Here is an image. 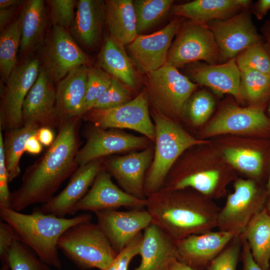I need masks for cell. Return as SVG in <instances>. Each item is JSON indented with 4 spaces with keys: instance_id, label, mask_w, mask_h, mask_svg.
<instances>
[{
    "instance_id": "6da1fadb",
    "label": "cell",
    "mask_w": 270,
    "mask_h": 270,
    "mask_svg": "<svg viewBox=\"0 0 270 270\" xmlns=\"http://www.w3.org/2000/svg\"><path fill=\"white\" fill-rule=\"evenodd\" d=\"M78 119L62 123L53 143L26 170L20 186L10 194V208L20 212L32 204L47 202L77 170Z\"/></svg>"
},
{
    "instance_id": "7a4b0ae2",
    "label": "cell",
    "mask_w": 270,
    "mask_h": 270,
    "mask_svg": "<svg viewBox=\"0 0 270 270\" xmlns=\"http://www.w3.org/2000/svg\"><path fill=\"white\" fill-rule=\"evenodd\" d=\"M146 201L152 223L175 241L217 228L220 208L195 190L163 187Z\"/></svg>"
},
{
    "instance_id": "3957f363",
    "label": "cell",
    "mask_w": 270,
    "mask_h": 270,
    "mask_svg": "<svg viewBox=\"0 0 270 270\" xmlns=\"http://www.w3.org/2000/svg\"><path fill=\"white\" fill-rule=\"evenodd\" d=\"M1 220L9 224L44 263L61 268L58 242L71 227L91 221L92 216L84 213L72 218H60L42 212L40 209L25 214L10 208L0 207Z\"/></svg>"
},
{
    "instance_id": "277c9868",
    "label": "cell",
    "mask_w": 270,
    "mask_h": 270,
    "mask_svg": "<svg viewBox=\"0 0 270 270\" xmlns=\"http://www.w3.org/2000/svg\"><path fill=\"white\" fill-rule=\"evenodd\" d=\"M152 118L156 129V146L153 160L145 178L146 198L164 187L174 163L186 150L208 142L193 138L172 120L156 112Z\"/></svg>"
},
{
    "instance_id": "5b68a950",
    "label": "cell",
    "mask_w": 270,
    "mask_h": 270,
    "mask_svg": "<svg viewBox=\"0 0 270 270\" xmlns=\"http://www.w3.org/2000/svg\"><path fill=\"white\" fill-rule=\"evenodd\" d=\"M58 246L82 269L106 270L118 254L98 224L91 221L68 229L59 238Z\"/></svg>"
},
{
    "instance_id": "8992f818",
    "label": "cell",
    "mask_w": 270,
    "mask_h": 270,
    "mask_svg": "<svg viewBox=\"0 0 270 270\" xmlns=\"http://www.w3.org/2000/svg\"><path fill=\"white\" fill-rule=\"evenodd\" d=\"M148 76L146 91L154 112L170 120L182 114L186 102L198 84L167 63Z\"/></svg>"
},
{
    "instance_id": "52a82bcc",
    "label": "cell",
    "mask_w": 270,
    "mask_h": 270,
    "mask_svg": "<svg viewBox=\"0 0 270 270\" xmlns=\"http://www.w3.org/2000/svg\"><path fill=\"white\" fill-rule=\"evenodd\" d=\"M198 60L209 64L222 62L210 30L206 24L190 21L180 28L168 52L166 63L177 68Z\"/></svg>"
},
{
    "instance_id": "ba28073f",
    "label": "cell",
    "mask_w": 270,
    "mask_h": 270,
    "mask_svg": "<svg viewBox=\"0 0 270 270\" xmlns=\"http://www.w3.org/2000/svg\"><path fill=\"white\" fill-rule=\"evenodd\" d=\"M82 116L96 127L104 129L128 128L155 142V126L150 116L148 96L146 90L122 106L108 109L92 108Z\"/></svg>"
},
{
    "instance_id": "9c48e42d",
    "label": "cell",
    "mask_w": 270,
    "mask_h": 270,
    "mask_svg": "<svg viewBox=\"0 0 270 270\" xmlns=\"http://www.w3.org/2000/svg\"><path fill=\"white\" fill-rule=\"evenodd\" d=\"M39 60L32 58L16 65L0 92V129L6 131L22 127L24 101L40 71Z\"/></svg>"
},
{
    "instance_id": "30bf717a",
    "label": "cell",
    "mask_w": 270,
    "mask_h": 270,
    "mask_svg": "<svg viewBox=\"0 0 270 270\" xmlns=\"http://www.w3.org/2000/svg\"><path fill=\"white\" fill-rule=\"evenodd\" d=\"M234 191L229 194L218 214V230L241 234L250 222L263 209L265 196L258 192L253 180L238 178Z\"/></svg>"
},
{
    "instance_id": "8fae6325",
    "label": "cell",
    "mask_w": 270,
    "mask_h": 270,
    "mask_svg": "<svg viewBox=\"0 0 270 270\" xmlns=\"http://www.w3.org/2000/svg\"><path fill=\"white\" fill-rule=\"evenodd\" d=\"M43 66L52 82H58L70 72L86 66L89 58L66 29L53 26L42 53Z\"/></svg>"
},
{
    "instance_id": "7c38bea8",
    "label": "cell",
    "mask_w": 270,
    "mask_h": 270,
    "mask_svg": "<svg viewBox=\"0 0 270 270\" xmlns=\"http://www.w3.org/2000/svg\"><path fill=\"white\" fill-rule=\"evenodd\" d=\"M213 34L222 61L227 62L252 45L262 41L247 11L224 20L206 24Z\"/></svg>"
},
{
    "instance_id": "4fadbf2b",
    "label": "cell",
    "mask_w": 270,
    "mask_h": 270,
    "mask_svg": "<svg viewBox=\"0 0 270 270\" xmlns=\"http://www.w3.org/2000/svg\"><path fill=\"white\" fill-rule=\"evenodd\" d=\"M180 22L173 20L162 28L149 34H139L127 45L128 56L141 72L156 70L166 64L168 52Z\"/></svg>"
},
{
    "instance_id": "5bb4252c",
    "label": "cell",
    "mask_w": 270,
    "mask_h": 270,
    "mask_svg": "<svg viewBox=\"0 0 270 270\" xmlns=\"http://www.w3.org/2000/svg\"><path fill=\"white\" fill-rule=\"evenodd\" d=\"M94 213L96 224L118 254L152 223L150 214L144 208L126 211L108 210Z\"/></svg>"
},
{
    "instance_id": "9a60e30c",
    "label": "cell",
    "mask_w": 270,
    "mask_h": 270,
    "mask_svg": "<svg viewBox=\"0 0 270 270\" xmlns=\"http://www.w3.org/2000/svg\"><path fill=\"white\" fill-rule=\"evenodd\" d=\"M112 178L102 166L90 188L74 206L70 214L80 210L95 212L120 207L132 209L146 208V199H139L126 193L113 182Z\"/></svg>"
},
{
    "instance_id": "2e32d148",
    "label": "cell",
    "mask_w": 270,
    "mask_h": 270,
    "mask_svg": "<svg viewBox=\"0 0 270 270\" xmlns=\"http://www.w3.org/2000/svg\"><path fill=\"white\" fill-rule=\"evenodd\" d=\"M154 155L150 147L122 156L103 159V166L121 188L129 194L146 200L144 181Z\"/></svg>"
},
{
    "instance_id": "e0dca14e",
    "label": "cell",
    "mask_w": 270,
    "mask_h": 270,
    "mask_svg": "<svg viewBox=\"0 0 270 270\" xmlns=\"http://www.w3.org/2000/svg\"><path fill=\"white\" fill-rule=\"evenodd\" d=\"M147 138L94 126L88 132L85 144L78 150L76 160L79 166L114 154L146 147Z\"/></svg>"
},
{
    "instance_id": "ac0fdd59",
    "label": "cell",
    "mask_w": 270,
    "mask_h": 270,
    "mask_svg": "<svg viewBox=\"0 0 270 270\" xmlns=\"http://www.w3.org/2000/svg\"><path fill=\"white\" fill-rule=\"evenodd\" d=\"M56 92L52 82L41 66L38 76L22 104L23 125L38 128H58L62 123L56 112Z\"/></svg>"
},
{
    "instance_id": "d6986e66",
    "label": "cell",
    "mask_w": 270,
    "mask_h": 270,
    "mask_svg": "<svg viewBox=\"0 0 270 270\" xmlns=\"http://www.w3.org/2000/svg\"><path fill=\"white\" fill-rule=\"evenodd\" d=\"M238 235L234 232L211 230L176 240V259L197 270L208 268L212 262Z\"/></svg>"
},
{
    "instance_id": "ffe728a7",
    "label": "cell",
    "mask_w": 270,
    "mask_h": 270,
    "mask_svg": "<svg viewBox=\"0 0 270 270\" xmlns=\"http://www.w3.org/2000/svg\"><path fill=\"white\" fill-rule=\"evenodd\" d=\"M103 166V158L79 166L66 187L58 195L42 204L40 210L46 214L64 218L86 194Z\"/></svg>"
},
{
    "instance_id": "44dd1931",
    "label": "cell",
    "mask_w": 270,
    "mask_h": 270,
    "mask_svg": "<svg viewBox=\"0 0 270 270\" xmlns=\"http://www.w3.org/2000/svg\"><path fill=\"white\" fill-rule=\"evenodd\" d=\"M270 121L262 108H240L230 105L224 108L204 130L206 136L232 133H251L262 130Z\"/></svg>"
},
{
    "instance_id": "7402d4cb",
    "label": "cell",
    "mask_w": 270,
    "mask_h": 270,
    "mask_svg": "<svg viewBox=\"0 0 270 270\" xmlns=\"http://www.w3.org/2000/svg\"><path fill=\"white\" fill-rule=\"evenodd\" d=\"M190 78L197 84L208 86L218 94H228L242 102L240 71L234 58L222 64H198L189 70Z\"/></svg>"
},
{
    "instance_id": "603a6c76",
    "label": "cell",
    "mask_w": 270,
    "mask_h": 270,
    "mask_svg": "<svg viewBox=\"0 0 270 270\" xmlns=\"http://www.w3.org/2000/svg\"><path fill=\"white\" fill-rule=\"evenodd\" d=\"M88 68L80 66L58 82L56 92V110L62 123L81 116L86 93Z\"/></svg>"
},
{
    "instance_id": "cb8c5ba5",
    "label": "cell",
    "mask_w": 270,
    "mask_h": 270,
    "mask_svg": "<svg viewBox=\"0 0 270 270\" xmlns=\"http://www.w3.org/2000/svg\"><path fill=\"white\" fill-rule=\"evenodd\" d=\"M138 254L140 264L133 270H165L176 258V241L152 223L144 230Z\"/></svg>"
},
{
    "instance_id": "d4e9b609",
    "label": "cell",
    "mask_w": 270,
    "mask_h": 270,
    "mask_svg": "<svg viewBox=\"0 0 270 270\" xmlns=\"http://www.w3.org/2000/svg\"><path fill=\"white\" fill-rule=\"evenodd\" d=\"M249 0H195L172 6L171 12L190 21L206 24L216 20H224L250 6Z\"/></svg>"
},
{
    "instance_id": "484cf974",
    "label": "cell",
    "mask_w": 270,
    "mask_h": 270,
    "mask_svg": "<svg viewBox=\"0 0 270 270\" xmlns=\"http://www.w3.org/2000/svg\"><path fill=\"white\" fill-rule=\"evenodd\" d=\"M105 19L104 1H77L74 18L70 28L73 36L86 47L95 46L101 39Z\"/></svg>"
},
{
    "instance_id": "4316f807",
    "label": "cell",
    "mask_w": 270,
    "mask_h": 270,
    "mask_svg": "<svg viewBox=\"0 0 270 270\" xmlns=\"http://www.w3.org/2000/svg\"><path fill=\"white\" fill-rule=\"evenodd\" d=\"M104 4L110 37L124 46L129 44L138 35L133 0H107Z\"/></svg>"
},
{
    "instance_id": "83f0119b",
    "label": "cell",
    "mask_w": 270,
    "mask_h": 270,
    "mask_svg": "<svg viewBox=\"0 0 270 270\" xmlns=\"http://www.w3.org/2000/svg\"><path fill=\"white\" fill-rule=\"evenodd\" d=\"M225 178L216 169L169 174L164 187L174 190L192 188L211 198L221 196Z\"/></svg>"
},
{
    "instance_id": "f1b7e54d",
    "label": "cell",
    "mask_w": 270,
    "mask_h": 270,
    "mask_svg": "<svg viewBox=\"0 0 270 270\" xmlns=\"http://www.w3.org/2000/svg\"><path fill=\"white\" fill-rule=\"evenodd\" d=\"M21 26L20 56L34 51L44 38L47 24L44 2L42 0L26 1L20 16Z\"/></svg>"
},
{
    "instance_id": "f546056e",
    "label": "cell",
    "mask_w": 270,
    "mask_h": 270,
    "mask_svg": "<svg viewBox=\"0 0 270 270\" xmlns=\"http://www.w3.org/2000/svg\"><path fill=\"white\" fill-rule=\"evenodd\" d=\"M98 63L99 68L112 78L128 86H134L136 78L133 64L124 46L110 37L105 38Z\"/></svg>"
},
{
    "instance_id": "4dcf8cb0",
    "label": "cell",
    "mask_w": 270,
    "mask_h": 270,
    "mask_svg": "<svg viewBox=\"0 0 270 270\" xmlns=\"http://www.w3.org/2000/svg\"><path fill=\"white\" fill-rule=\"evenodd\" d=\"M256 262L268 270L270 264V214L266 208L257 214L241 234Z\"/></svg>"
},
{
    "instance_id": "1f68e13d",
    "label": "cell",
    "mask_w": 270,
    "mask_h": 270,
    "mask_svg": "<svg viewBox=\"0 0 270 270\" xmlns=\"http://www.w3.org/2000/svg\"><path fill=\"white\" fill-rule=\"evenodd\" d=\"M38 129L34 126L23 125L19 128L6 131L4 150L10 182L20 175V162L25 152L26 142L31 136L36 134Z\"/></svg>"
},
{
    "instance_id": "d6a6232c",
    "label": "cell",
    "mask_w": 270,
    "mask_h": 270,
    "mask_svg": "<svg viewBox=\"0 0 270 270\" xmlns=\"http://www.w3.org/2000/svg\"><path fill=\"white\" fill-rule=\"evenodd\" d=\"M20 40L21 26L19 16L0 33V74L5 84L17 65V54Z\"/></svg>"
},
{
    "instance_id": "836d02e7",
    "label": "cell",
    "mask_w": 270,
    "mask_h": 270,
    "mask_svg": "<svg viewBox=\"0 0 270 270\" xmlns=\"http://www.w3.org/2000/svg\"><path fill=\"white\" fill-rule=\"evenodd\" d=\"M172 0H133L138 34H142L161 20L170 10Z\"/></svg>"
},
{
    "instance_id": "e575fe53",
    "label": "cell",
    "mask_w": 270,
    "mask_h": 270,
    "mask_svg": "<svg viewBox=\"0 0 270 270\" xmlns=\"http://www.w3.org/2000/svg\"><path fill=\"white\" fill-rule=\"evenodd\" d=\"M223 154L232 166L242 173L254 178L260 174L263 158L260 152L250 148H228L224 150Z\"/></svg>"
},
{
    "instance_id": "d590c367",
    "label": "cell",
    "mask_w": 270,
    "mask_h": 270,
    "mask_svg": "<svg viewBox=\"0 0 270 270\" xmlns=\"http://www.w3.org/2000/svg\"><path fill=\"white\" fill-rule=\"evenodd\" d=\"M240 71V88L243 99L256 104L270 92V75L252 70Z\"/></svg>"
},
{
    "instance_id": "8d00e7d4",
    "label": "cell",
    "mask_w": 270,
    "mask_h": 270,
    "mask_svg": "<svg viewBox=\"0 0 270 270\" xmlns=\"http://www.w3.org/2000/svg\"><path fill=\"white\" fill-rule=\"evenodd\" d=\"M236 62L240 70H252L270 75V48L258 42L238 54Z\"/></svg>"
},
{
    "instance_id": "74e56055",
    "label": "cell",
    "mask_w": 270,
    "mask_h": 270,
    "mask_svg": "<svg viewBox=\"0 0 270 270\" xmlns=\"http://www.w3.org/2000/svg\"><path fill=\"white\" fill-rule=\"evenodd\" d=\"M112 78L100 68H88L86 93L81 117L92 109L111 84Z\"/></svg>"
},
{
    "instance_id": "f35d334b",
    "label": "cell",
    "mask_w": 270,
    "mask_h": 270,
    "mask_svg": "<svg viewBox=\"0 0 270 270\" xmlns=\"http://www.w3.org/2000/svg\"><path fill=\"white\" fill-rule=\"evenodd\" d=\"M214 101L208 92L202 90L192 94L186 102L182 112L194 125L204 123L213 112Z\"/></svg>"
},
{
    "instance_id": "ab89813d",
    "label": "cell",
    "mask_w": 270,
    "mask_h": 270,
    "mask_svg": "<svg viewBox=\"0 0 270 270\" xmlns=\"http://www.w3.org/2000/svg\"><path fill=\"white\" fill-rule=\"evenodd\" d=\"M8 262L11 270H50L46 264L38 260L29 247L20 240L12 242L8 252Z\"/></svg>"
},
{
    "instance_id": "60d3db41",
    "label": "cell",
    "mask_w": 270,
    "mask_h": 270,
    "mask_svg": "<svg viewBox=\"0 0 270 270\" xmlns=\"http://www.w3.org/2000/svg\"><path fill=\"white\" fill-rule=\"evenodd\" d=\"M132 99L124 84L113 78L108 88L99 98L93 108L108 109L122 106Z\"/></svg>"
},
{
    "instance_id": "b9f144b4",
    "label": "cell",
    "mask_w": 270,
    "mask_h": 270,
    "mask_svg": "<svg viewBox=\"0 0 270 270\" xmlns=\"http://www.w3.org/2000/svg\"><path fill=\"white\" fill-rule=\"evenodd\" d=\"M242 244L241 235L236 236L212 262L208 270H236Z\"/></svg>"
},
{
    "instance_id": "7bdbcfd3",
    "label": "cell",
    "mask_w": 270,
    "mask_h": 270,
    "mask_svg": "<svg viewBox=\"0 0 270 270\" xmlns=\"http://www.w3.org/2000/svg\"><path fill=\"white\" fill-rule=\"evenodd\" d=\"M50 7L53 26L67 29L71 28L74 20V7L77 1L74 0H46Z\"/></svg>"
},
{
    "instance_id": "ee69618b",
    "label": "cell",
    "mask_w": 270,
    "mask_h": 270,
    "mask_svg": "<svg viewBox=\"0 0 270 270\" xmlns=\"http://www.w3.org/2000/svg\"><path fill=\"white\" fill-rule=\"evenodd\" d=\"M22 240L12 227L6 222L0 221V258L2 264H8V254L12 242Z\"/></svg>"
},
{
    "instance_id": "f6af8a7d",
    "label": "cell",
    "mask_w": 270,
    "mask_h": 270,
    "mask_svg": "<svg viewBox=\"0 0 270 270\" xmlns=\"http://www.w3.org/2000/svg\"><path fill=\"white\" fill-rule=\"evenodd\" d=\"M8 174L5 165L4 138L0 129V207L10 208V194Z\"/></svg>"
},
{
    "instance_id": "bcb514c9",
    "label": "cell",
    "mask_w": 270,
    "mask_h": 270,
    "mask_svg": "<svg viewBox=\"0 0 270 270\" xmlns=\"http://www.w3.org/2000/svg\"><path fill=\"white\" fill-rule=\"evenodd\" d=\"M143 234L139 233L118 254V262L116 270H128L129 264L135 256L139 254Z\"/></svg>"
},
{
    "instance_id": "7dc6e473",
    "label": "cell",
    "mask_w": 270,
    "mask_h": 270,
    "mask_svg": "<svg viewBox=\"0 0 270 270\" xmlns=\"http://www.w3.org/2000/svg\"><path fill=\"white\" fill-rule=\"evenodd\" d=\"M241 236L242 242L241 252L242 270H264L256 262L247 242Z\"/></svg>"
},
{
    "instance_id": "c3c4849f",
    "label": "cell",
    "mask_w": 270,
    "mask_h": 270,
    "mask_svg": "<svg viewBox=\"0 0 270 270\" xmlns=\"http://www.w3.org/2000/svg\"><path fill=\"white\" fill-rule=\"evenodd\" d=\"M36 136L42 145L47 146H50L56 138L52 129L47 127L39 128L37 130Z\"/></svg>"
},
{
    "instance_id": "681fc988",
    "label": "cell",
    "mask_w": 270,
    "mask_h": 270,
    "mask_svg": "<svg viewBox=\"0 0 270 270\" xmlns=\"http://www.w3.org/2000/svg\"><path fill=\"white\" fill-rule=\"evenodd\" d=\"M270 10V0H258L254 4L252 12L259 20H262Z\"/></svg>"
},
{
    "instance_id": "f907efd6",
    "label": "cell",
    "mask_w": 270,
    "mask_h": 270,
    "mask_svg": "<svg viewBox=\"0 0 270 270\" xmlns=\"http://www.w3.org/2000/svg\"><path fill=\"white\" fill-rule=\"evenodd\" d=\"M15 7L0 9V30L2 32L12 22L11 20L14 14Z\"/></svg>"
},
{
    "instance_id": "816d5d0a",
    "label": "cell",
    "mask_w": 270,
    "mask_h": 270,
    "mask_svg": "<svg viewBox=\"0 0 270 270\" xmlns=\"http://www.w3.org/2000/svg\"><path fill=\"white\" fill-rule=\"evenodd\" d=\"M42 150V144L40 142L36 134L28 138L25 146V152L31 154H38Z\"/></svg>"
},
{
    "instance_id": "f5cc1de1",
    "label": "cell",
    "mask_w": 270,
    "mask_h": 270,
    "mask_svg": "<svg viewBox=\"0 0 270 270\" xmlns=\"http://www.w3.org/2000/svg\"><path fill=\"white\" fill-rule=\"evenodd\" d=\"M165 270H197L181 262L176 258L172 260Z\"/></svg>"
},
{
    "instance_id": "db71d44e",
    "label": "cell",
    "mask_w": 270,
    "mask_h": 270,
    "mask_svg": "<svg viewBox=\"0 0 270 270\" xmlns=\"http://www.w3.org/2000/svg\"><path fill=\"white\" fill-rule=\"evenodd\" d=\"M20 0H0V9L16 7L22 2Z\"/></svg>"
},
{
    "instance_id": "11a10c76",
    "label": "cell",
    "mask_w": 270,
    "mask_h": 270,
    "mask_svg": "<svg viewBox=\"0 0 270 270\" xmlns=\"http://www.w3.org/2000/svg\"><path fill=\"white\" fill-rule=\"evenodd\" d=\"M262 32L270 48V20L266 22L262 28Z\"/></svg>"
},
{
    "instance_id": "9f6ffc18",
    "label": "cell",
    "mask_w": 270,
    "mask_h": 270,
    "mask_svg": "<svg viewBox=\"0 0 270 270\" xmlns=\"http://www.w3.org/2000/svg\"><path fill=\"white\" fill-rule=\"evenodd\" d=\"M267 188H268V194H270V172L269 177H268V182L267 184Z\"/></svg>"
},
{
    "instance_id": "6f0895ef",
    "label": "cell",
    "mask_w": 270,
    "mask_h": 270,
    "mask_svg": "<svg viewBox=\"0 0 270 270\" xmlns=\"http://www.w3.org/2000/svg\"><path fill=\"white\" fill-rule=\"evenodd\" d=\"M268 211L269 213L270 214V200L268 203Z\"/></svg>"
},
{
    "instance_id": "680465c9",
    "label": "cell",
    "mask_w": 270,
    "mask_h": 270,
    "mask_svg": "<svg viewBox=\"0 0 270 270\" xmlns=\"http://www.w3.org/2000/svg\"><path fill=\"white\" fill-rule=\"evenodd\" d=\"M268 112H270V105H269Z\"/></svg>"
}]
</instances>
